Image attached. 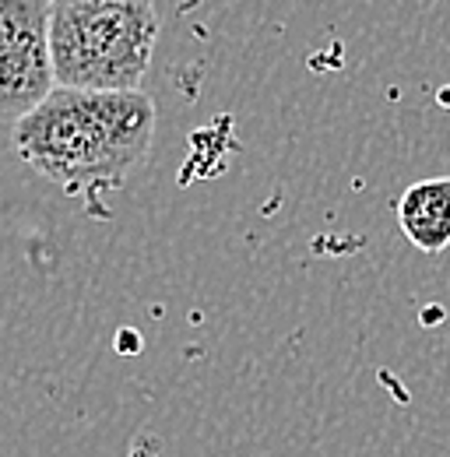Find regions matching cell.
Wrapping results in <instances>:
<instances>
[{
  "label": "cell",
  "instance_id": "obj_1",
  "mask_svg": "<svg viewBox=\"0 0 450 457\" xmlns=\"http://www.w3.org/2000/svg\"><path fill=\"white\" fill-rule=\"evenodd\" d=\"M155 137V103L145 92L54 88L14 123V152L71 197L116 190Z\"/></svg>",
  "mask_w": 450,
  "mask_h": 457
},
{
  "label": "cell",
  "instance_id": "obj_2",
  "mask_svg": "<svg viewBox=\"0 0 450 457\" xmlns=\"http://www.w3.org/2000/svg\"><path fill=\"white\" fill-rule=\"evenodd\" d=\"M159 43L152 0H50L56 88L141 92Z\"/></svg>",
  "mask_w": 450,
  "mask_h": 457
},
{
  "label": "cell",
  "instance_id": "obj_3",
  "mask_svg": "<svg viewBox=\"0 0 450 457\" xmlns=\"http://www.w3.org/2000/svg\"><path fill=\"white\" fill-rule=\"evenodd\" d=\"M50 0H0V120H21L50 92Z\"/></svg>",
  "mask_w": 450,
  "mask_h": 457
},
{
  "label": "cell",
  "instance_id": "obj_4",
  "mask_svg": "<svg viewBox=\"0 0 450 457\" xmlns=\"http://www.w3.org/2000/svg\"><path fill=\"white\" fill-rule=\"evenodd\" d=\"M397 226L422 253H444L450 246V176L412 183L397 201Z\"/></svg>",
  "mask_w": 450,
  "mask_h": 457
}]
</instances>
